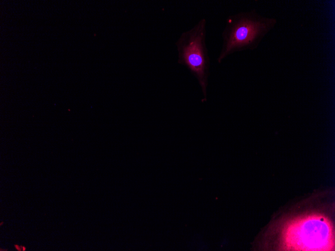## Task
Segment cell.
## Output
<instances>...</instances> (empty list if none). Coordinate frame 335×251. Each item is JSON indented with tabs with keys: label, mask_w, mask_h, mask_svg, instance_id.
<instances>
[{
	"label": "cell",
	"mask_w": 335,
	"mask_h": 251,
	"mask_svg": "<svg viewBox=\"0 0 335 251\" xmlns=\"http://www.w3.org/2000/svg\"><path fill=\"white\" fill-rule=\"evenodd\" d=\"M277 23L276 18L263 16L255 9L229 16L221 33L218 63L235 53L256 49Z\"/></svg>",
	"instance_id": "cell-1"
},
{
	"label": "cell",
	"mask_w": 335,
	"mask_h": 251,
	"mask_svg": "<svg viewBox=\"0 0 335 251\" xmlns=\"http://www.w3.org/2000/svg\"><path fill=\"white\" fill-rule=\"evenodd\" d=\"M284 249L332 250L334 233L330 221L323 215L297 217L287 223L281 234Z\"/></svg>",
	"instance_id": "cell-2"
},
{
	"label": "cell",
	"mask_w": 335,
	"mask_h": 251,
	"mask_svg": "<svg viewBox=\"0 0 335 251\" xmlns=\"http://www.w3.org/2000/svg\"><path fill=\"white\" fill-rule=\"evenodd\" d=\"M206 20L201 19L183 33L176 43L178 62L186 66L197 78L206 99L210 59L206 46Z\"/></svg>",
	"instance_id": "cell-3"
}]
</instances>
